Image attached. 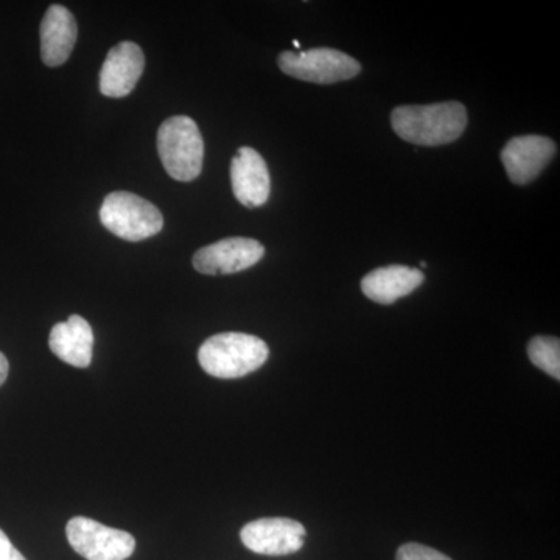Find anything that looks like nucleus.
Here are the masks:
<instances>
[{"label": "nucleus", "instance_id": "14", "mask_svg": "<svg viewBox=\"0 0 560 560\" xmlns=\"http://www.w3.org/2000/svg\"><path fill=\"white\" fill-rule=\"evenodd\" d=\"M49 346L58 359L70 366L84 368L92 363L94 334L91 324L80 315H72L66 323H58L50 331Z\"/></svg>", "mask_w": 560, "mask_h": 560}, {"label": "nucleus", "instance_id": "12", "mask_svg": "<svg viewBox=\"0 0 560 560\" xmlns=\"http://www.w3.org/2000/svg\"><path fill=\"white\" fill-rule=\"evenodd\" d=\"M40 58L49 68H58L69 60L75 47L79 27L66 7L51 5L40 22Z\"/></svg>", "mask_w": 560, "mask_h": 560}, {"label": "nucleus", "instance_id": "2", "mask_svg": "<svg viewBox=\"0 0 560 560\" xmlns=\"http://www.w3.org/2000/svg\"><path fill=\"white\" fill-rule=\"evenodd\" d=\"M270 349L254 335L224 331L202 342L198 361L202 370L217 378H241L267 363Z\"/></svg>", "mask_w": 560, "mask_h": 560}, {"label": "nucleus", "instance_id": "11", "mask_svg": "<svg viewBox=\"0 0 560 560\" xmlns=\"http://www.w3.org/2000/svg\"><path fill=\"white\" fill-rule=\"evenodd\" d=\"M231 183L235 198L246 208H260L270 198L267 162L250 147H242L232 160Z\"/></svg>", "mask_w": 560, "mask_h": 560}, {"label": "nucleus", "instance_id": "1", "mask_svg": "<svg viewBox=\"0 0 560 560\" xmlns=\"http://www.w3.org/2000/svg\"><path fill=\"white\" fill-rule=\"evenodd\" d=\"M390 125L399 138L416 145H447L466 130L467 110L459 102L397 106Z\"/></svg>", "mask_w": 560, "mask_h": 560}, {"label": "nucleus", "instance_id": "13", "mask_svg": "<svg viewBox=\"0 0 560 560\" xmlns=\"http://www.w3.org/2000/svg\"><path fill=\"white\" fill-rule=\"evenodd\" d=\"M425 276L418 268L390 265L377 268L361 280V291L368 300L382 305H390L400 298L408 296L422 285Z\"/></svg>", "mask_w": 560, "mask_h": 560}, {"label": "nucleus", "instance_id": "19", "mask_svg": "<svg viewBox=\"0 0 560 560\" xmlns=\"http://www.w3.org/2000/svg\"><path fill=\"white\" fill-rule=\"evenodd\" d=\"M294 47H296V49H300L301 47V44H300V40H294Z\"/></svg>", "mask_w": 560, "mask_h": 560}, {"label": "nucleus", "instance_id": "6", "mask_svg": "<svg viewBox=\"0 0 560 560\" xmlns=\"http://www.w3.org/2000/svg\"><path fill=\"white\" fill-rule=\"evenodd\" d=\"M66 534L70 547L88 560H127L136 550V539L130 533L88 517L70 518Z\"/></svg>", "mask_w": 560, "mask_h": 560}, {"label": "nucleus", "instance_id": "5", "mask_svg": "<svg viewBox=\"0 0 560 560\" xmlns=\"http://www.w3.org/2000/svg\"><path fill=\"white\" fill-rule=\"evenodd\" d=\"M279 68L293 79L315 84H334L359 75L360 62L348 54L335 49L283 51L279 55Z\"/></svg>", "mask_w": 560, "mask_h": 560}, {"label": "nucleus", "instance_id": "15", "mask_svg": "<svg viewBox=\"0 0 560 560\" xmlns=\"http://www.w3.org/2000/svg\"><path fill=\"white\" fill-rule=\"evenodd\" d=\"M529 360L534 366L560 381V341L555 337H536L528 345Z\"/></svg>", "mask_w": 560, "mask_h": 560}, {"label": "nucleus", "instance_id": "3", "mask_svg": "<svg viewBox=\"0 0 560 560\" xmlns=\"http://www.w3.org/2000/svg\"><path fill=\"white\" fill-rule=\"evenodd\" d=\"M158 153L173 179L189 183L197 179L205 161V142L197 121L187 116H173L158 131Z\"/></svg>", "mask_w": 560, "mask_h": 560}, {"label": "nucleus", "instance_id": "17", "mask_svg": "<svg viewBox=\"0 0 560 560\" xmlns=\"http://www.w3.org/2000/svg\"><path fill=\"white\" fill-rule=\"evenodd\" d=\"M0 560H27L20 550L11 544L9 536L0 529Z\"/></svg>", "mask_w": 560, "mask_h": 560}, {"label": "nucleus", "instance_id": "16", "mask_svg": "<svg viewBox=\"0 0 560 560\" xmlns=\"http://www.w3.org/2000/svg\"><path fill=\"white\" fill-rule=\"evenodd\" d=\"M396 560H452L448 556L442 555L434 548L420 544L401 545L397 551Z\"/></svg>", "mask_w": 560, "mask_h": 560}, {"label": "nucleus", "instance_id": "4", "mask_svg": "<svg viewBox=\"0 0 560 560\" xmlns=\"http://www.w3.org/2000/svg\"><path fill=\"white\" fill-rule=\"evenodd\" d=\"M103 226L127 242H142L164 228L161 210L131 191H113L101 209Z\"/></svg>", "mask_w": 560, "mask_h": 560}, {"label": "nucleus", "instance_id": "18", "mask_svg": "<svg viewBox=\"0 0 560 560\" xmlns=\"http://www.w3.org/2000/svg\"><path fill=\"white\" fill-rule=\"evenodd\" d=\"M9 360H7V357L3 355L2 352H0V386H2L3 383H5L7 377H9Z\"/></svg>", "mask_w": 560, "mask_h": 560}, {"label": "nucleus", "instance_id": "9", "mask_svg": "<svg viewBox=\"0 0 560 560\" xmlns=\"http://www.w3.org/2000/svg\"><path fill=\"white\" fill-rule=\"evenodd\" d=\"M556 154V143L545 136H518L501 151L508 176L517 186L533 183Z\"/></svg>", "mask_w": 560, "mask_h": 560}, {"label": "nucleus", "instance_id": "7", "mask_svg": "<svg viewBox=\"0 0 560 560\" xmlns=\"http://www.w3.org/2000/svg\"><path fill=\"white\" fill-rule=\"evenodd\" d=\"M265 256L261 243L253 238L231 237L197 250L194 268L201 275H234L254 267Z\"/></svg>", "mask_w": 560, "mask_h": 560}, {"label": "nucleus", "instance_id": "10", "mask_svg": "<svg viewBox=\"0 0 560 560\" xmlns=\"http://www.w3.org/2000/svg\"><path fill=\"white\" fill-rule=\"evenodd\" d=\"M145 68V57L138 44L124 40L109 50L101 70V92L106 97L121 98L135 90Z\"/></svg>", "mask_w": 560, "mask_h": 560}, {"label": "nucleus", "instance_id": "8", "mask_svg": "<svg viewBox=\"0 0 560 560\" xmlns=\"http://www.w3.org/2000/svg\"><path fill=\"white\" fill-rule=\"evenodd\" d=\"M305 528L302 523L285 517L259 518L241 530V539L248 550L264 556H289L304 547Z\"/></svg>", "mask_w": 560, "mask_h": 560}]
</instances>
